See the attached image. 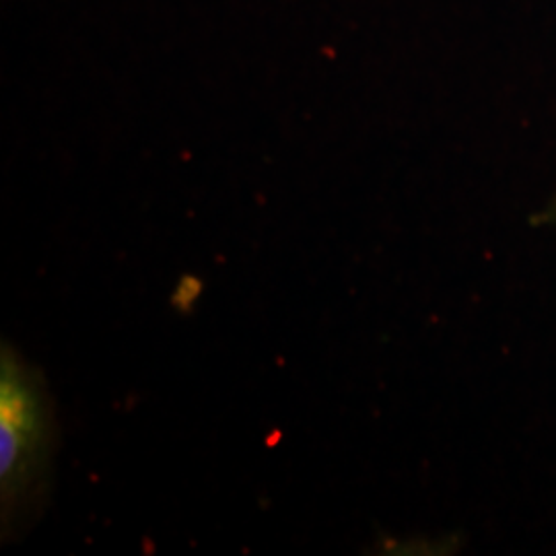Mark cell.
<instances>
[{
	"label": "cell",
	"instance_id": "cell-1",
	"mask_svg": "<svg viewBox=\"0 0 556 556\" xmlns=\"http://www.w3.org/2000/svg\"><path fill=\"white\" fill-rule=\"evenodd\" d=\"M54 452L56 418L41 374L4 344L0 361V498L4 536L40 511Z\"/></svg>",
	"mask_w": 556,
	"mask_h": 556
},
{
	"label": "cell",
	"instance_id": "cell-2",
	"mask_svg": "<svg viewBox=\"0 0 556 556\" xmlns=\"http://www.w3.org/2000/svg\"><path fill=\"white\" fill-rule=\"evenodd\" d=\"M202 291H204V282L199 277L184 275V277L179 278L176 291L172 295V307L179 312V314H184V316L192 314L197 301L202 295Z\"/></svg>",
	"mask_w": 556,
	"mask_h": 556
},
{
	"label": "cell",
	"instance_id": "cell-3",
	"mask_svg": "<svg viewBox=\"0 0 556 556\" xmlns=\"http://www.w3.org/2000/svg\"><path fill=\"white\" fill-rule=\"evenodd\" d=\"M530 227L556 229V190L530 215Z\"/></svg>",
	"mask_w": 556,
	"mask_h": 556
}]
</instances>
